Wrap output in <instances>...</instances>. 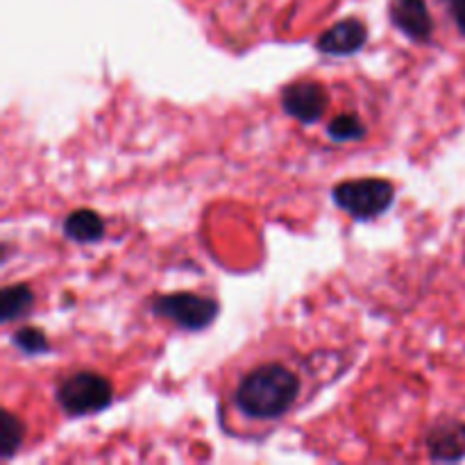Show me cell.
Listing matches in <instances>:
<instances>
[{
    "label": "cell",
    "mask_w": 465,
    "mask_h": 465,
    "mask_svg": "<svg viewBox=\"0 0 465 465\" xmlns=\"http://www.w3.org/2000/svg\"><path fill=\"white\" fill-rule=\"evenodd\" d=\"M312 361L295 345L262 339L221 368V420L225 431L259 439L298 411L316 389Z\"/></svg>",
    "instance_id": "cell-1"
},
{
    "label": "cell",
    "mask_w": 465,
    "mask_h": 465,
    "mask_svg": "<svg viewBox=\"0 0 465 465\" xmlns=\"http://www.w3.org/2000/svg\"><path fill=\"white\" fill-rule=\"evenodd\" d=\"M57 402L68 416H91L107 409L114 400V386L94 371H73L57 381Z\"/></svg>",
    "instance_id": "cell-2"
},
{
    "label": "cell",
    "mask_w": 465,
    "mask_h": 465,
    "mask_svg": "<svg viewBox=\"0 0 465 465\" xmlns=\"http://www.w3.org/2000/svg\"><path fill=\"white\" fill-rule=\"evenodd\" d=\"M331 198L348 216L357 221H372L393 204L395 189L391 182L380 177H366V180H348L336 184Z\"/></svg>",
    "instance_id": "cell-3"
},
{
    "label": "cell",
    "mask_w": 465,
    "mask_h": 465,
    "mask_svg": "<svg viewBox=\"0 0 465 465\" xmlns=\"http://www.w3.org/2000/svg\"><path fill=\"white\" fill-rule=\"evenodd\" d=\"M218 302L198 293H171L153 302V312L163 321L186 331H200L218 316Z\"/></svg>",
    "instance_id": "cell-4"
},
{
    "label": "cell",
    "mask_w": 465,
    "mask_h": 465,
    "mask_svg": "<svg viewBox=\"0 0 465 465\" xmlns=\"http://www.w3.org/2000/svg\"><path fill=\"white\" fill-rule=\"evenodd\" d=\"M282 107L300 123H318L330 109V91L321 80H295L282 91Z\"/></svg>",
    "instance_id": "cell-5"
},
{
    "label": "cell",
    "mask_w": 465,
    "mask_h": 465,
    "mask_svg": "<svg viewBox=\"0 0 465 465\" xmlns=\"http://www.w3.org/2000/svg\"><path fill=\"white\" fill-rule=\"evenodd\" d=\"M391 18L402 35L413 41H430L434 32V18L425 0H393Z\"/></svg>",
    "instance_id": "cell-6"
},
{
    "label": "cell",
    "mask_w": 465,
    "mask_h": 465,
    "mask_svg": "<svg viewBox=\"0 0 465 465\" xmlns=\"http://www.w3.org/2000/svg\"><path fill=\"white\" fill-rule=\"evenodd\" d=\"M368 39L366 25L357 18H348V21L336 23L334 27L325 32V35L318 39V50L327 54H336V57H343V54L359 53L363 48Z\"/></svg>",
    "instance_id": "cell-7"
},
{
    "label": "cell",
    "mask_w": 465,
    "mask_h": 465,
    "mask_svg": "<svg viewBox=\"0 0 465 465\" xmlns=\"http://www.w3.org/2000/svg\"><path fill=\"white\" fill-rule=\"evenodd\" d=\"M430 452L439 461H454L465 457V427L459 422L439 425L430 436Z\"/></svg>",
    "instance_id": "cell-8"
},
{
    "label": "cell",
    "mask_w": 465,
    "mask_h": 465,
    "mask_svg": "<svg viewBox=\"0 0 465 465\" xmlns=\"http://www.w3.org/2000/svg\"><path fill=\"white\" fill-rule=\"evenodd\" d=\"M64 234L75 243H95L104 236V221L91 209H77L64 221Z\"/></svg>",
    "instance_id": "cell-9"
},
{
    "label": "cell",
    "mask_w": 465,
    "mask_h": 465,
    "mask_svg": "<svg viewBox=\"0 0 465 465\" xmlns=\"http://www.w3.org/2000/svg\"><path fill=\"white\" fill-rule=\"evenodd\" d=\"M325 134L334 143H352V141H363V136L368 134V127L359 114L343 112L327 123Z\"/></svg>",
    "instance_id": "cell-10"
},
{
    "label": "cell",
    "mask_w": 465,
    "mask_h": 465,
    "mask_svg": "<svg viewBox=\"0 0 465 465\" xmlns=\"http://www.w3.org/2000/svg\"><path fill=\"white\" fill-rule=\"evenodd\" d=\"M35 304V293H32L30 286L25 284H14V286H5L3 291V322H12L16 318L25 316L27 312Z\"/></svg>",
    "instance_id": "cell-11"
},
{
    "label": "cell",
    "mask_w": 465,
    "mask_h": 465,
    "mask_svg": "<svg viewBox=\"0 0 465 465\" xmlns=\"http://www.w3.org/2000/svg\"><path fill=\"white\" fill-rule=\"evenodd\" d=\"M23 422L12 411L3 413V431H0V452L5 459H12L23 445Z\"/></svg>",
    "instance_id": "cell-12"
},
{
    "label": "cell",
    "mask_w": 465,
    "mask_h": 465,
    "mask_svg": "<svg viewBox=\"0 0 465 465\" xmlns=\"http://www.w3.org/2000/svg\"><path fill=\"white\" fill-rule=\"evenodd\" d=\"M14 343L27 354H39L48 350V341H45V334L41 330H35V327H25V330L16 331L14 336Z\"/></svg>",
    "instance_id": "cell-13"
},
{
    "label": "cell",
    "mask_w": 465,
    "mask_h": 465,
    "mask_svg": "<svg viewBox=\"0 0 465 465\" xmlns=\"http://www.w3.org/2000/svg\"><path fill=\"white\" fill-rule=\"evenodd\" d=\"M445 7H448V14L457 30L465 36V0H445Z\"/></svg>",
    "instance_id": "cell-14"
}]
</instances>
